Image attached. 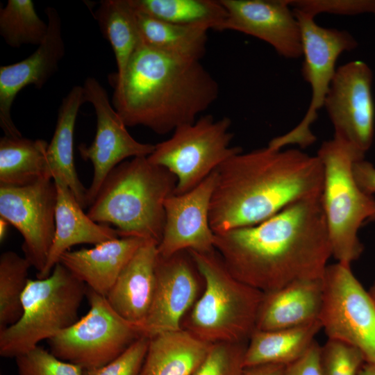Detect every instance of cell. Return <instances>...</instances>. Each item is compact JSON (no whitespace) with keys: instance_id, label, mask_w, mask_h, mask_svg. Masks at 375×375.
<instances>
[{"instance_id":"obj_23","label":"cell","mask_w":375,"mask_h":375,"mask_svg":"<svg viewBox=\"0 0 375 375\" xmlns=\"http://www.w3.org/2000/svg\"><path fill=\"white\" fill-rule=\"evenodd\" d=\"M83 88L74 86L63 98L58 109L56 129L48 144L47 156L53 181L65 184L83 208H86L85 188L78 178L74 160V132Z\"/></svg>"},{"instance_id":"obj_4","label":"cell","mask_w":375,"mask_h":375,"mask_svg":"<svg viewBox=\"0 0 375 375\" xmlns=\"http://www.w3.org/2000/svg\"><path fill=\"white\" fill-rule=\"evenodd\" d=\"M176 185V177L166 168L145 156L133 158L110 172L87 214L97 223L113 226L119 237H140L158 244L165 201Z\"/></svg>"},{"instance_id":"obj_6","label":"cell","mask_w":375,"mask_h":375,"mask_svg":"<svg viewBox=\"0 0 375 375\" xmlns=\"http://www.w3.org/2000/svg\"><path fill=\"white\" fill-rule=\"evenodd\" d=\"M317 156L324 168L321 199L331 254L338 262L351 265L364 250L359 229L375 219V199L361 190L353 173L354 162L365 154L333 137L321 144Z\"/></svg>"},{"instance_id":"obj_41","label":"cell","mask_w":375,"mask_h":375,"mask_svg":"<svg viewBox=\"0 0 375 375\" xmlns=\"http://www.w3.org/2000/svg\"><path fill=\"white\" fill-rule=\"evenodd\" d=\"M10 224L6 219L0 217V241L2 242L8 231V226Z\"/></svg>"},{"instance_id":"obj_26","label":"cell","mask_w":375,"mask_h":375,"mask_svg":"<svg viewBox=\"0 0 375 375\" xmlns=\"http://www.w3.org/2000/svg\"><path fill=\"white\" fill-rule=\"evenodd\" d=\"M48 144L44 140L22 136L1 138L0 186L23 187L52 179L47 156Z\"/></svg>"},{"instance_id":"obj_22","label":"cell","mask_w":375,"mask_h":375,"mask_svg":"<svg viewBox=\"0 0 375 375\" xmlns=\"http://www.w3.org/2000/svg\"><path fill=\"white\" fill-rule=\"evenodd\" d=\"M55 183L57 188L55 234L46 265L37 274L38 278L48 277L61 256L72 247L80 244L95 246L119 237L115 228L97 223L85 213L67 185L59 182Z\"/></svg>"},{"instance_id":"obj_12","label":"cell","mask_w":375,"mask_h":375,"mask_svg":"<svg viewBox=\"0 0 375 375\" xmlns=\"http://www.w3.org/2000/svg\"><path fill=\"white\" fill-rule=\"evenodd\" d=\"M372 83V71L367 63L347 62L336 69L324 103L334 137L364 154L374 137Z\"/></svg>"},{"instance_id":"obj_5","label":"cell","mask_w":375,"mask_h":375,"mask_svg":"<svg viewBox=\"0 0 375 375\" xmlns=\"http://www.w3.org/2000/svg\"><path fill=\"white\" fill-rule=\"evenodd\" d=\"M189 251L204 287L181 328L210 344L248 342L256 330L264 292L235 278L216 250Z\"/></svg>"},{"instance_id":"obj_33","label":"cell","mask_w":375,"mask_h":375,"mask_svg":"<svg viewBox=\"0 0 375 375\" xmlns=\"http://www.w3.org/2000/svg\"><path fill=\"white\" fill-rule=\"evenodd\" d=\"M319 362L322 375H358L365 360L352 345L328 339L321 347Z\"/></svg>"},{"instance_id":"obj_14","label":"cell","mask_w":375,"mask_h":375,"mask_svg":"<svg viewBox=\"0 0 375 375\" xmlns=\"http://www.w3.org/2000/svg\"><path fill=\"white\" fill-rule=\"evenodd\" d=\"M83 88L85 101L93 106L97 117L93 142L89 146L82 144L78 148L81 158L90 160L94 167L93 178L85 197L86 207H89L115 167L127 158L149 156L155 145L138 142L129 134L110 103L106 90L94 78H87Z\"/></svg>"},{"instance_id":"obj_28","label":"cell","mask_w":375,"mask_h":375,"mask_svg":"<svg viewBox=\"0 0 375 375\" xmlns=\"http://www.w3.org/2000/svg\"><path fill=\"white\" fill-rule=\"evenodd\" d=\"M101 31L113 50L119 78L140 45L136 12L131 0H104L94 13Z\"/></svg>"},{"instance_id":"obj_15","label":"cell","mask_w":375,"mask_h":375,"mask_svg":"<svg viewBox=\"0 0 375 375\" xmlns=\"http://www.w3.org/2000/svg\"><path fill=\"white\" fill-rule=\"evenodd\" d=\"M204 281L189 251L158 256L151 308L140 326L143 335L181 329L182 321L203 290Z\"/></svg>"},{"instance_id":"obj_2","label":"cell","mask_w":375,"mask_h":375,"mask_svg":"<svg viewBox=\"0 0 375 375\" xmlns=\"http://www.w3.org/2000/svg\"><path fill=\"white\" fill-rule=\"evenodd\" d=\"M216 172L209 212L214 233L258 224L294 202L321 196L324 186L318 156L296 149L242 151Z\"/></svg>"},{"instance_id":"obj_34","label":"cell","mask_w":375,"mask_h":375,"mask_svg":"<svg viewBox=\"0 0 375 375\" xmlns=\"http://www.w3.org/2000/svg\"><path fill=\"white\" fill-rule=\"evenodd\" d=\"M18 375H83V369L37 346L17 358Z\"/></svg>"},{"instance_id":"obj_40","label":"cell","mask_w":375,"mask_h":375,"mask_svg":"<svg viewBox=\"0 0 375 375\" xmlns=\"http://www.w3.org/2000/svg\"><path fill=\"white\" fill-rule=\"evenodd\" d=\"M358 375H375V363H364Z\"/></svg>"},{"instance_id":"obj_16","label":"cell","mask_w":375,"mask_h":375,"mask_svg":"<svg viewBox=\"0 0 375 375\" xmlns=\"http://www.w3.org/2000/svg\"><path fill=\"white\" fill-rule=\"evenodd\" d=\"M216 181L215 169L192 190L174 194L165 200V222L158 244V256L167 258L182 251L207 253L215 250L209 212Z\"/></svg>"},{"instance_id":"obj_18","label":"cell","mask_w":375,"mask_h":375,"mask_svg":"<svg viewBox=\"0 0 375 375\" xmlns=\"http://www.w3.org/2000/svg\"><path fill=\"white\" fill-rule=\"evenodd\" d=\"M48 30L42 42L35 51L23 60L0 67V125L5 135L22 137L15 126L10 108L17 94L33 84L40 89L58 70L65 53L62 38L61 19L58 11L47 7Z\"/></svg>"},{"instance_id":"obj_37","label":"cell","mask_w":375,"mask_h":375,"mask_svg":"<svg viewBox=\"0 0 375 375\" xmlns=\"http://www.w3.org/2000/svg\"><path fill=\"white\" fill-rule=\"evenodd\" d=\"M320 349L321 346L314 340L302 356L285 367L281 375H322Z\"/></svg>"},{"instance_id":"obj_25","label":"cell","mask_w":375,"mask_h":375,"mask_svg":"<svg viewBox=\"0 0 375 375\" xmlns=\"http://www.w3.org/2000/svg\"><path fill=\"white\" fill-rule=\"evenodd\" d=\"M322 328L319 319L292 328L255 330L249 340L245 367L261 365H288L302 356Z\"/></svg>"},{"instance_id":"obj_21","label":"cell","mask_w":375,"mask_h":375,"mask_svg":"<svg viewBox=\"0 0 375 375\" xmlns=\"http://www.w3.org/2000/svg\"><path fill=\"white\" fill-rule=\"evenodd\" d=\"M323 297V278L299 280L264 293L256 330L292 328L319 319Z\"/></svg>"},{"instance_id":"obj_24","label":"cell","mask_w":375,"mask_h":375,"mask_svg":"<svg viewBox=\"0 0 375 375\" xmlns=\"http://www.w3.org/2000/svg\"><path fill=\"white\" fill-rule=\"evenodd\" d=\"M212 344L183 328L156 334L149 338L140 375H190Z\"/></svg>"},{"instance_id":"obj_38","label":"cell","mask_w":375,"mask_h":375,"mask_svg":"<svg viewBox=\"0 0 375 375\" xmlns=\"http://www.w3.org/2000/svg\"><path fill=\"white\" fill-rule=\"evenodd\" d=\"M353 173L361 190L367 194L373 195L375 193V166L362 158L354 162Z\"/></svg>"},{"instance_id":"obj_43","label":"cell","mask_w":375,"mask_h":375,"mask_svg":"<svg viewBox=\"0 0 375 375\" xmlns=\"http://www.w3.org/2000/svg\"><path fill=\"white\" fill-rule=\"evenodd\" d=\"M374 16H375V12L374 13Z\"/></svg>"},{"instance_id":"obj_3","label":"cell","mask_w":375,"mask_h":375,"mask_svg":"<svg viewBox=\"0 0 375 375\" xmlns=\"http://www.w3.org/2000/svg\"><path fill=\"white\" fill-rule=\"evenodd\" d=\"M114 109L127 126L167 134L194 122L217 99L219 85L200 60L140 44L121 78H110Z\"/></svg>"},{"instance_id":"obj_39","label":"cell","mask_w":375,"mask_h":375,"mask_svg":"<svg viewBox=\"0 0 375 375\" xmlns=\"http://www.w3.org/2000/svg\"><path fill=\"white\" fill-rule=\"evenodd\" d=\"M285 365H261L245 367L242 375H281Z\"/></svg>"},{"instance_id":"obj_36","label":"cell","mask_w":375,"mask_h":375,"mask_svg":"<svg viewBox=\"0 0 375 375\" xmlns=\"http://www.w3.org/2000/svg\"><path fill=\"white\" fill-rule=\"evenodd\" d=\"M149 342V338L143 335L108 364L83 369V375H140Z\"/></svg>"},{"instance_id":"obj_7","label":"cell","mask_w":375,"mask_h":375,"mask_svg":"<svg viewBox=\"0 0 375 375\" xmlns=\"http://www.w3.org/2000/svg\"><path fill=\"white\" fill-rule=\"evenodd\" d=\"M87 290L60 262L48 277L29 278L22 298V316L0 331V356L17 358L75 323Z\"/></svg>"},{"instance_id":"obj_9","label":"cell","mask_w":375,"mask_h":375,"mask_svg":"<svg viewBox=\"0 0 375 375\" xmlns=\"http://www.w3.org/2000/svg\"><path fill=\"white\" fill-rule=\"evenodd\" d=\"M90 309L81 319L48 340L50 352L83 369L102 367L143 336L120 316L105 296L88 288Z\"/></svg>"},{"instance_id":"obj_31","label":"cell","mask_w":375,"mask_h":375,"mask_svg":"<svg viewBox=\"0 0 375 375\" xmlns=\"http://www.w3.org/2000/svg\"><path fill=\"white\" fill-rule=\"evenodd\" d=\"M47 30L48 24L39 17L31 0H8L0 9V34L12 48L39 46Z\"/></svg>"},{"instance_id":"obj_11","label":"cell","mask_w":375,"mask_h":375,"mask_svg":"<svg viewBox=\"0 0 375 375\" xmlns=\"http://www.w3.org/2000/svg\"><path fill=\"white\" fill-rule=\"evenodd\" d=\"M319 320L328 339L358 349L365 362L375 363V304L353 274L351 265H328L323 276Z\"/></svg>"},{"instance_id":"obj_30","label":"cell","mask_w":375,"mask_h":375,"mask_svg":"<svg viewBox=\"0 0 375 375\" xmlns=\"http://www.w3.org/2000/svg\"><path fill=\"white\" fill-rule=\"evenodd\" d=\"M31 267L28 260L16 252L8 251L0 256V331L22 316V298Z\"/></svg>"},{"instance_id":"obj_10","label":"cell","mask_w":375,"mask_h":375,"mask_svg":"<svg viewBox=\"0 0 375 375\" xmlns=\"http://www.w3.org/2000/svg\"><path fill=\"white\" fill-rule=\"evenodd\" d=\"M292 10L301 28L303 56L302 76L310 86L311 99L301 121L292 130L272 138L268 143V147L275 149L293 144L306 148L315 142L317 138L310 127L317 119L319 110L324 107L336 71V61L342 53L358 46L349 32L320 26L314 17Z\"/></svg>"},{"instance_id":"obj_19","label":"cell","mask_w":375,"mask_h":375,"mask_svg":"<svg viewBox=\"0 0 375 375\" xmlns=\"http://www.w3.org/2000/svg\"><path fill=\"white\" fill-rule=\"evenodd\" d=\"M147 240L135 236L119 237L91 249L68 251L59 262L88 288L106 297L122 271Z\"/></svg>"},{"instance_id":"obj_42","label":"cell","mask_w":375,"mask_h":375,"mask_svg":"<svg viewBox=\"0 0 375 375\" xmlns=\"http://www.w3.org/2000/svg\"><path fill=\"white\" fill-rule=\"evenodd\" d=\"M368 293L375 304V281L374 282L372 287L369 288Z\"/></svg>"},{"instance_id":"obj_29","label":"cell","mask_w":375,"mask_h":375,"mask_svg":"<svg viewBox=\"0 0 375 375\" xmlns=\"http://www.w3.org/2000/svg\"><path fill=\"white\" fill-rule=\"evenodd\" d=\"M135 10L163 22L221 31L227 11L220 1L131 0Z\"/></svg>"},{"instance_id":"obj_1","label":"cell","mask_w":375,"mask_h":375,"mask_svg":"<svg viewBox=\"0 0 375 375\" xmlns=\"http://www.w3.org/2000/svg\"><path fill=\"white\" fill-rule=\"evenodd\" d=\"M322 195L291 203L256 225L215 233L229 272L264 293L323 278L332 256Z\"/></svg>"},{"instance_id":"obj_32","label":"cell","mask_w":375,"mask_h":375,"mask_svg":"<svg viewBox=\"0 0 375 375\" xmlns=\"http://www.w3.org/2000/svg\"><path fill=\"white\" fill-rule=\"evenodd\" d=\"M248 342L212 344L206 358L190 375H242Z\"/></svg>"},{"instance_id":"obj_27","label":"cell","mask_w":375,"mask_h":375,"mask_svg":"<svg viewBox=\"0 0 375 375\" xmlns=\"http://www.w3.org/2000/svg\"><path fill=\"white\" fill-rule=\"evenodd\" d=\"M135 12L140 44L187 59L200 60L204 56L208 28L172 24Z\"/></svg>"},{"instance_id":"obj_8","label":"cell","mask_w":375,"mask_h":375,"mask_svg":"<svg viewBox=\"0 0 375 375\" xmlns=\"http://www.w3.org/2000/svg\"><path fill=\"white\" fill-rule=\"evenodd\" d=\"M231 120L210 115L176 128L169 139L155 144L148 160L177 178L174 194L186 193L201 183L230 157L242 151L231 147Z\"/></svg>"},{"instance_id":"obj_35","label":"cell","mask_w":375,"mask_h":375,"mask_svg":"<svg viewBox=\"0 0 375 375\" xmlns=\"http://www.w3.org/2000/svg\"><path fill=\"white\" fill-rule=\"evenodd\" d=\"M293 10L312 17L322 13L357 15L375 12V0H288Z\"/></svg>"},{"instance_id":"obj_17","label":"cell","mask_w":375,"mask_h":375,"mask_svg":"<svg viewBox=\"0 0 375 375\" xmlns=\"http://www.w3.org/2000/svg\"><path fill=\"white\" fill-rule=\"evenodd\" d=\"M227 11L221 31H239L271 45L278 54L303 56L301 28L288 0H219Z\"/></svg>"},{"instance_id":"obj_13","label":"cell","mask_w":375,"mask_h":375,"mask_svg":"<svg viewBox=\"0 0 375 375\" xmlns=\"http://www.w3.org/2000/svg\"><path fill=\"white\" fill-rule=\"evenodd\" d=\"M56 201L52 179L23 187L0 186V217L22 234L24 257L37 274L44 269L53 243Z\"/></svg>"},{"instance_id":"obj_20","label":"cell","mask_w":375,"mask_h":375,"mask_svg":"<svg viewBox=\"0 0 375 375\" xmlns=\"http://www.w3.org/2000/svg\"><path fill=\"white\" fill-rule=\"evenodd\" d=\"M157 258L158 243L147 240L138 249L106 296L120 316L140 329L154 294Z\"/></svg>"}]
</instances>
